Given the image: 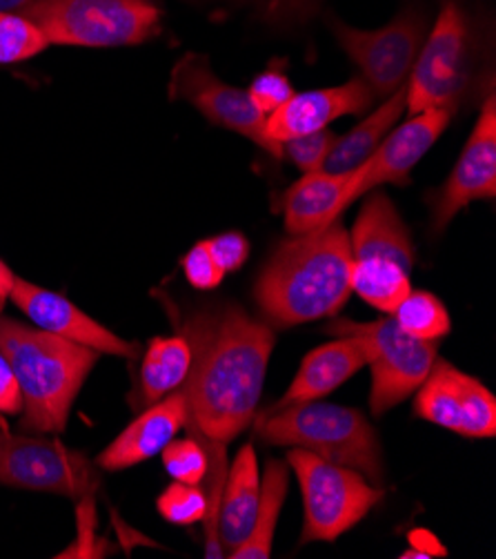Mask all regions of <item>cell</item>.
<instances>
[{"label": "cell", "mask_w": 496, "mask_h": 559, "mask_svg": "<svg viewBox=\"0 0 496 559\" xmlns=\"http://www.w3.org/2000/svg\"><path fill=\"white\" fill-rule=\"evenodd\" d=\"M406 109H408V90L403 85L388 98H383L356 128H352L343 136H337L335 147L323 165V173L346 175L356 170L359 165H363L374 154L380 141L392 132V128L399 123Z\"/></svg>", "instance_id": "22"}, {"label": "cell", "mask_w": 496, "mask_h": 559, "mask_svg": "<svg viewBox=\"0 0 496 559\" xmlns=\"http://www.w3.org/2000/svg\"><path fill=\"white\" fill-rule=\"evenodd\" d=\"M207 246L226 274L237 272L250 257V241L241 233H223L207 239Z\"/></svg>", "instance_id": "33"}, {"label": "cell", "mask_w": 496, "mask_h": 559, "mask_svg": "<svg viewBox=\"0 0 496 559\" xmlns=\"http://www.w3.org/2000/svg\"><path fill=\"white\" fill-rule=\"evenodd\" d=\"M160 455H162L165 471L170 473V477L174 481L203 486L207 471H209V460H207V453L201 445V441H196L194 437L172 439L160 451Z\"/></svg>", "instance_id": "28"}, {"label": "cell", "mask_w": 496, "mask_h": 559, "mask_svg": "<svg viewBox=\"0 0 496 559\" xmlns=\"http://www.w3.org/2000/svg\"><path fill=\"white\" fill-rule=\"evenodd\" d=\"M192 348V368L181 390L185 428L205 451H228L256 417L274 330L241 306L205 308L179 323Z\"/></svg>", "instance_id": "1"}, {"label": "cell", "mask_w": 496, "mask_h": 559, "mask_svg": "<svg viewBox=\"0 0 496 559\" xmlns=\"http://www.w3.org/2000/svg\"><path fill=\"white\" fill-rule=\"evenodd\" d=\"M286 495H288V464L279 460H269L265 466V475L261 477V499H258L252 531L247 539L228 557L267 559L271 555L274 533H277Z\"/></svg>", "instance_id": "24"}, {"label": "cell", "mask_w": 496, "mask_h": 559, "mask_svg": "<svg viewBox=\"0 0 496 559\" xmlns=\"http://www.w3.org/2000/svg\"><path fill=\"white\" fill-rule=\"evenodd\" d=\"M352 263L350 235L339 218L320 230L292 235L256 278L254 297L263 317L292 328L337 314L352 295Z\"/></svg>", "instance_id": "2"}, {"label": "cell", "mask_w": 496, "mask_h": 559, "mask_svg": "<svg viewBox=\"0 0 496 559\" xmlns=\"http://www.w3.org/2000/svg\"><path fill=\"white\" fill-rule=\"evenodd\" d=\"M470 21L457 0H446L406 83L410 115L432 107H457L470 74Z\"/></svg>", "instance_id": "9"}, {"label": "cell", "mask_w": 496, "mask_h": 559, "mask_svg": "<svg viewBox=\"0 0 496 559\" xmlns=\"http://www.w3.org/2000/svg\"><path fill=\"white\" fill-rule=\"evenodd\" d=\"M185 395L174 390L168 397L149 404L107 449L96 457L105 471H125L156 457L181 428H185Z\"/></svg>", "instance_id": "17"}, {"label": "cell", "mask_w": 496, "mask_h": 559, "mask_svg": "<svg viewBox=\"0 0 496 559\" xmlns=\"http://www.w3.org/2000/svg\"><path fill=\"white\" fill-rule=\"evenodd\" d=\"M337 134L332 130H318L312 134H303L283 143V158H290L303 175L320 173L323 165L332 152Z\"/></svg>", "instance_id": "30"}, {"label": "cell", "mask_w": 496, "mask_h": 559, "mask_svg": "<svg viewBox=\"0 0 496 559\" xmlns=\"http://www.w3.org/2000/svg\"><path fill=\"white\" fill-rule=\"evenodd\" d=\"M252 424L258 439L265 443L303 449L325 462L361 473L372 484L383 481L378 437L356 408L314 400L279 411H265L256 415Z\"/></svg>", "instance_id": "4"}, {"label": "cell", "mask_w": 496, "mask_h": 559, "mask_svg": "<svg viewBox=\"0 0 496 559\" xmlns=\"http://www.w3.org/2000/svg\"><path fill=\"white\" fill-rule=\"evenodd\" d=\"M10 299L25 312V317L36 328L57 334V337H63L68 342L87 346L98 355L102 353L134 359L141 353L138 344L125 342L112 330H107L63 295L29 284L25 278L16 276Z\"/></svg>", "instance_id": "15"}, {"label": "cell", "mask_w": 496, "mask_h": 559, "mask_svg": "<svg viewBox=\"0 0 496 559\" xmlns=\"http://www.w3.org/2000/svg\"><path fill=\"white\" fill-rule=\"evenodd\" d=\"M170 98L194 105L211 126L237 132L274 158H283V145L269 141L265 132V117L250 100L247 92L220 81L214 74L207 56L185 53L174 66L170 76Z\"/></svg>", "instance_id": "11"}, {"label": "cell", "mask_w": 496, "mask_h": 559, "mask_svg": "<svg viewBox=\"0 0 496 559\" xmlns=\"http://www.w3.org/2000/svg\"><path fill=\"white\" fill-rule=\"evenodd\" d=\"M192 368V348L183 334L154 337L141 366V402L149 406L183 385Z\"/></svg>", "instance_id": "23"}, {"label": "cell", "mask_w": 496, "mask_h": 559, "mask_svg": "<svg viewBox=\"0 0 496 559\" xmlns=\"http://www.w3.org/2000/svg\"><path fill=\"white\" fill-rule=\"evenodd\" d=\"M392 319L410 337L421 342H438L452 330L446 306L440 304V299L423 290H410L408 297L392 312Z\"/></svg>", "instance_id": "26"}, {"label": "cell", "mask_w": 496, "mask_h": 559, "mask_svg": "<svg viewBox=\"0 0 496 559\" xmlns=\"http://www.w3.org/2000/svg\"><path fill=\"white\" fill-rule=\"evenodd\" d=\"M288 466L294 471L303 495L301 544L335 542L383 499V490L361 473L325 462L303 449L288 453Z\"/></svg>", "instance_id": "7"}, {"label": "cell", "mask_w": 496, "mask_h": 559, "mask_svg": "<svg viewBox=\"0 0 496 559\" xmlns=\"http://www.w3.org/2000/svg\"><path fill=\"white\" fill-rule=\"evenodd\" d=\"M365 366V350L354 337H335L325 346L312 350L288 388V393L267 411H279L294 404L323 400L339 385L350 381Z\"/></svg>", "instance_id": "19"}, {"label": "cell", "mask_w": 496, "mask_h": 559, "mask_svg": "<svg viewBox=\"0 0 496 559\" xmlns=\"http://www.w3.org/2000/svg\"><path fill=\"white\" fill-rule=\"evenodd\" d=\"M452 115L450 107H432L416 111L403 126H395L374 154L356 167V201L380 186H406L419 160L450 126Z\"/></svg>", "instance_id": "14"}, {"label": "cell", "mask_w": 496, "mask_h": 559, "mask_svg": "<svg viewBox=\"0 0 496 559\" xmlns=\"http://www.w3.org/2000/svg\"><path fill=\"white\" fill-rule=\"evenodd\" d=\"M496 197V98L489 94L474 130L452 167L450 177L432 194L434 233L446 230L452 218L474 201Z\"/></svg>", "instance_id": "13"}, {"label": "cell", "mask_w": 496, "mask_h": 559, "mask_svg": "<svg viewBox=\"0 0 496 559\" xmlns=\"http://www.w3.org/2000/svg\"><path fill=\"white\" fill-rule=\"evenodd\" d=\"M348 235L354 259L395 261L412 272L414 243L388 194L376 192L372 199H367L354 221L352 233Z\"/></svg>", "instance_id": "20"}, {"label": "cell", "mask_w": 496, "mask_h": 559, "mask_svg": "<svg viewBox=\"0 0 496 559\" xmlns=\"http://www.w3.org/2000/svg\"><path fill=\"white\" fill-rule=\"evenodd\" d=\"M183 272L187 282L198 290H214L223 282V267H220L207 246V241L196 243L183 259Z\"/></svg>", "instance_id": "32"}, {"label": "cell", "mask_w": 496, "mask_h": 559, "mask_svg": "<svg viewBox=\"0 0 496 559\" xmlns=\"http://www.w3.org/2000/svg\"><path fill=\"white\" fill-rule=\"evenodd\" d=\"M376 103L370 85L359 76L343 85L294 92L292 98L265 119L269 141L283 145L290 139L327 130L341 117L365 115Z\"/></svg>", "instance_id": "16"}, {"label": "cell", "mask_w": 496, "mask_h": 559, "mask_svg": "<svg viewBox=\"0 0 496 559\" xmlns=\"http://www.w3.org/2000/svg\"><path fill=\"white\" fill-rule=\"evenodd\" d=\"M49 45L130 47L158 36L162 12L149 0H29L21 10Z\"/></svg>", "instance_id": "5"}, {"label": "cell", "mask_w": 496, "mask_h": 559, "mask_svg": "<svg viewBox=\"0 0 496 559\" xmlns=\"http://www.w3.org/2000/svg\"><path fill=\"white\" fill-rule=\"evenodd\" d=\"M356 170L346 175L310 173L283 194V218L290 235H307L337 221L354 201Z\"/></svg>", "instance_id": "18"}, {"label": "cell", "mask_w": 496, "mask_h": 559, "mask_svg": "<svg viewBox=\"0 0 496 559\" xmlns=\"http://www.w3.org/2000/svg\"><path fill=\"white\" fill-rule=\"evenodd\" d=\"M416 417L470 439L496 435L492 390L452 364L436 359L414 393Z\"/></svg>", "instance_id": "12"}, {"label": "cell", "mask_w": 496, "mask_h": 559, "mask_svg": "<svg viewBox=\"0 0 496 559\" xmlns=\"http://www.w3.org/2000/svg\"><path fill=\"white\" fill-rule=\"evenodd\" d=\"M250 100L256 105V109L261 111V115L267 119L269 115H274L279 107H283L292 94H294V87L290 83V79L281 72H263L254 79V83L250 85V90H245Z\"/></svg>", "instance_id": "31"}, {"label": "cell", "mask_w": 496, "mask_h": 559, "mask_svg": "<svg viewBox=\"0 0 496 559\" xmlns=\"http://www.w3.org/2000/svg\"><path fill=\"white\" fill-rule=\"evenodd\" d=\"M49 47L43 29L21 12H0V66L34 59Z\"/></svg>", "instance_id": "27"}, {"label": "cell", "mask_w": 496, "mask_h": 559, "mask_svg": "<svg viewBox=\"0 0 496 559\" xmlns=\"http://www.w3.org/2000/svg\"><path fill=\"white\" fill-rule=\"evenodd\" d=\"M0 353L21 385V428L34 435L63 432L98 353L5 317H0Z\"/></svg>", "instance_id": "3"}, {"label": "cell", "mask_w": 496, "mask_h": 559, "mask_svg": "<svg viewBox=\"0 0 496 559\" xmlns=\"http://www.w3.org/2000/svg\"><path fill=\"white\" fill-rule=\"evenodd\" d=\"M329 27L378 100L408 83L427 34L425 19L414 10L399 14L378 29H356L341 21H332Z\"/></svg>", "instance_id": "10"}, {"label": "cell", "mask_w": 496, "mask_h": 559, "mask_svg": "<svg viewBox=\"0 0 496 559\" xmlns=\"http://www.w3.org/2000/svg\"><path fill=\"white\" fill-rule=\"evenodd\" d=\"M14 282H16V274L10 270V265L3 259H0V308H3V304L10 299Z\"/></svg>", "instance_id": "35"}, {"label": "cell", "mask_w": 496, "mask_h": 559, "mask_svg": "<svg viewBox=\"0 0 496 559\" xmlns=\"http://www.w3.org/2000/svg\"><path fill=\"white\" fill-rule=\"evenodd\" d=\"M29 0H0V12H21Z\"/></svg>", "instance_id": "36"}, {"label": "cell", "mask_w": 496, "mask_h": 559, "mask_svg": "<svg viewBox=\"0 0 496 559\" xmlns=\"http://www.w3.org/2000/svg\"><path fill=\"white\" fill-rule=\"evenodd\" d=\"M156 507H158V513L170 524L192 526L203 522L207 513V497L203 486L177 481L158 497Z\"/></svg>", "instance_id": "29"}, {"label": "cell", "mask_w": 496, "mask_h": 559, "mask_svg": "<svg viewBox=\"0 0 496 559\" xmlns=\"http://www.w3.org/2000/svg\"><path fill=\"white\" fill-rule=\"evenodd\" d=\"M350 286L365 304L385 314H392L412 290L410 272L385 259H354Z\"/></svg>", "instance_id": "25"}, {"label": "cell", "mask_w": 496, "mask_h": 559, "mask_svg": "<svg viewBox=\"0 0 496 559\" xmlns=\"http://www.w3.org/2000/svg\"><path fill=\"white\" fill-rule=\"evenodd\" d=\"M0 486L87 499L100 486L96 462L57 437L0 430Z\"/></svg>", "instance_id": "8"}, {"label": "cell", "mask_w": 496, "mask_h": 559, "mask_svg": "<svg viewBox=\"0 0 496 559\" xmlns=\"http://www.w3.org/2000/svg\"><path fill=\"white\" fill-rule=\"evenodd\" d=\"M23 411V395L16 372L8 357L0 353V415H19Z\"/></svg>", "instance_id": "34"}, {"label": "cell", "mask_w": 496, "mask_h": 559, "mask_svg": "<svg viewBox=\"0 0 496 559\" xmlns=\"http://www.w3.org/2000/svg\"><path fill=\"white\" fill-rule=\"evenodd\" d=\"M323 332L329 337H354L363 346L365 366L372 368L370 408L376 417L416 393L438 353V342L410 337L392 314L363 323L335 319Z\"/></svg>", "instance_id": "6"}, {"label": "cell", "mask_w": 496, "mask_h": 559, "mask_svg": "<svg viewBox=\"0 0 496 559\" xmlns=\"http://www.w3.org/2000/svg\"><path fill=\"white\" fill-rule=\"evenodd\" d=\"M261 499V473L252 443L243 445L228 468L226 486L218 507V539L226 557L234 552L250 535Z\"/></svg>", "instance_id": "21"}]
</instances>
